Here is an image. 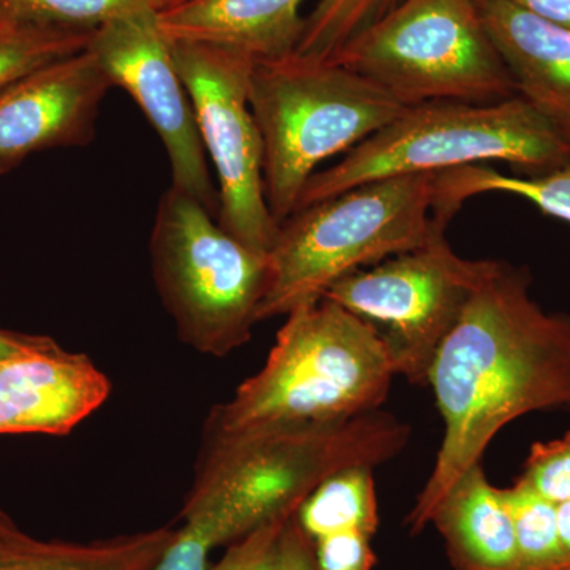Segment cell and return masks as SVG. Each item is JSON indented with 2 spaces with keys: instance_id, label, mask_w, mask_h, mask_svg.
<instances>
[{
  "instance_id": "cell-1",
  "label": "cell",
  "mask_w": 570,
  "mask_h": 570,
  "mask_svg": "<svg viewBox=\"0 0 570 570\" xmlns=\"http://www.w3.org/2000/svg\"><path fill=\"white\" fill-rule=\"evenodd\" d=\"M530 276L497 262L439 347L428 385L444 438L406 524L420 534L442 498L505 425L530 412L570 411V316L531 298Z\"/></svg>"
},
{
  "instance_id": "cell-2",
  "label": "cell",
  "mask_w": 570,
  "mask_h": 570,
  "mask_svg": "<svg viewBox=\"0 0 570 570\" xmlns=\"http://www.w3.org/2000/svg\"><path fill=\"white\" fill-rule=\"evenodd\" d=\"M396 376L373 325L321 298L285 316L261 371L213 407L204 438L340 422L379 411Z\"/></svg>"
},
{
  "instance_id": "cell-3",
  "label": "cell",
  "mask_w": 570,
  "mask_h": 570,
  "mask_svg": "<svg viewBox=\"0 0 570 570\" xmlns=\"http://www.w3.org/2000/svg\"><path fill=\"white\" fill-rule=\"evenodd\" d=\"M438 174L397 175L352 187L298 209L268 253V284L258 322L316 302L351 273L426 245L445 234Z\"/></svg>"
},
{
  "instance_id": "cell-4",
  "label": "cell",
  "mask_w": 570,
  "mask_h": 570,
  "mask_svg": "<svg viewBox=\"0 0 570 570\" xmlns=\"http://www.w3.org/2000/svg\"><path fill=\"white\" fill-rule=\"evenodd\" d=\"M493 163L547 174L570 164V142L521 96L493 104L441 100L406 107L340 163L317 171L306 184L296 212L390 176L439 174Z\"/></svg>"
},
{
  "instance_id": "cell-5",
  "label": "cell",
  "mask_w": 570,
  "mask_h": 570,
  "mask_svg": "<svg viewBox=\"0 0 570 570\" xmlns=\"http://www.w3.org/2000/svg\"><path fill=\"white\" fill-rule=\"evenodd\" d=\"M249 105L264 146L266 204L283 225L317 167L404 111L384 89L332 61L292 55L255 63Z\"/></svg>"
},
{
  "instance_id": "cell-6",
  "label": "cell",
  "mask_w": 570,
  "mask_h": 570,
  "mask_svg": "<svg viewBox=\"0 0 570 570\" xmlns=\"http://www.w3.org/2000/svg\"><path fill=\"white\" fill-rule=\"evenodd\" d=\"M149 254L157 294L184 344L212 356L245 346L268 284V254L228 234L175 186L157 205Z\"/></svg>"
},
{
  "instance_id": "cell-7",
  "label": "cell",
  "mask_w": 570,
  "mask_h": 570,
  "mask_svg": "<svg viewBox=\"0 0 570 570\" xmlns=\"http://www.w3.org/2000/svg\"><path fill=\"white\" fill-rule=\"evenodd\" d=\"M332 62L373 81L403 107L517 96L479 0H401Z\"/></svg>"
},
{
  "instance_id": "cell-8",
  "label": "cell",
  "mask_w": 570,
  "mask_h": 570,
  "mask_svg": "<svg viewBox=\"0 0 570 570\" xmlns=\"http://www.w3.org/2000/svg\"><path fill=\"white\" fill-rule=\"evenodd\" d=\"M497 261H469L445 234L336 281L322 298L377 330L396 376L428 385L431 366Z\"/></svg>"
},
{
  "instance_id": "cell-9",
  "label": "cell",
  "mask_w": 570,
  "mask_h": 570,
  "mask_svg": "<svg viewBox=\"0 0 570 570\" xmlns=\"http://www.w3.org/2000/svg\"><path fill=\"white\" fill-rule=\"evenodd\" d=\"M170 45L193 99L206 156L216 168L217 223L250 249L268 254L281 225L266 204L264 146L249 105L255 62L206 45Z\"/></svg>"
},
{
  "instance_id": "cell-10",
  "label": "cell",
  "mask_w": 570,
  "mask_h": 570,
  "mask_svg": "<svg viewBox=\"0 0 570 570\" xmlns=\"http://www.w3.org/2000/svg\"><path fill=\"white\" fill-rule=\"evenodd\" d=\"M88 50L112 88H122L151 122L170 159L171 186L219 216V193L212 179L197 118L170 41L157 22V10L116 18L94 31Z\"/></svg>"
},
{
  "instance_id": "cell-11",
  "label": "cell",
  "mask_w": 570,
  "mask_h": 570,
  "mask_svg": "<svg viewBox=\"0 0 570 570\" xmlns=\"http://www.w3.org/2000/svg\"><path fill=\"white\" fill-rule=\"evenodd\" d=\"M111 88L86 48L0 89V175L36 153L88 146Z\"/></svg>"
},
{
  "instance_id": "cell-12",
  "label": "cell",
  "mask_w": 570,
  "mask_h": 570,
  "mask_svg": "<svg viewBox=\"0 0 570 570\" xmlns=\"http://www.w3.org/2000/svg\"><path fill=\"white\" fill-rule=\"evenodd\" d=\"M110 379L48 336L0 370V434L66 436L104 406Z\"/></svg>"
},
{
  "instance_id": "cell-13",
  "label": "cell",
  "mask_w": 570,
  "mask_h": 570,
  "mask_svg": "<svg viewBox=\"0 0 570 570\" xmlns=\"http://www.w3.org/2000/svg\"><path fill=\"white\" fill-rule=\"evenodd\" d=\"M305 0H184L157 11L170 43H197L247 56L255 63L279 61L298 50Z\"/></svg>"
},
{
  "instance_id": "cell-14",
  "label": "cell",
  "mask_w": 570,
  "mask_h": 570,
  "mask_svg": "<svg viewBox=\"0 0 570 570\" xmlns=\"http://www.w3.org/2000/svg\"><path fill=\"white\" fill-rule=\"evenodd\" d=\"M479 6L517 96L534 105L570 142V28L505 0H479Z\"/></svg>"
},
{
  "instance_id": "cell-15",
  "label": "cell",
  "mask_w": 570,
  "mask_h": 570,
  "mask_svg": "<svg viewBox=\"0 0 570 570\" xmlns=\"http://www.w3.org/2000/svg\"><path fill=\"white\" fill-rule=\"evenodd\" d=\"M455 570H520L515 530L504 490L482 463L469 469L431 515Z\"/></svg>"
},
{
  "instance_id": "cell-16",
  "label": "cell",
  "mask_w": 570,
  "mask_h": 570,
  "mask_svg": "<svg viewBox=\"0 0 570 570\" xmlns=\"http://www.w3.org/2000/svg\"><path fill=\"white\" fill-rule=\"evenodd\" d=\"M175 535L163 527L85 543L40 540L0 510V570H156Z\"/></svg>"
},
{
  "instance_id": "cell-17",
  "label": "cell",
  "mask_w": 570,
  "mask_h": 570,
  "mask_svg": "<svg viewBox=\"0 0 570 570\" xmlns=\"http://www.w3.org/2000/svg\"><path fill=\"white\" fill-rule=\"evenodd\" d=\"M295 519L311 540L348 531L376 534L379 504L373 469L351 468L330 475L303 501Z\"/></svg>"
},
{
  "instance_id": "cell-18",
  "label": "cell",
  "mask_w": 570,
  "mask_h": 570,
  "mask_svg": "<svg viewBox=\"0 0 570 570\" xmlns=\"http://www.w3.org/2000/svg\"><path fill=\"white\" fill-rule=\"evenodd\" d=\"M439 187L456 208L475 195L502 193L524 198L547 216L570 224V164L531 178L502 175L489 165L453 168L439 171Z\"/></svg>"
},
{
  "instance_id": "cell-19",
  "label": "cell",
  "mask_w": 570,
  "mask_h": 570,
  "mask_svg": "<svg viewBox=\"0 0 570 570\" xmlns=\"http://www.w3.org/2000/svg\"><path fill=\"white\" fill-rule=\"evenodd\" d=\"M142 10H160V0H0V22L94 32L104 24Z\"/></svg>"
},
{
  "instance_id": "cell-20",
  "label": "cell",
  "mask_w": 570,
  "mask_h": 570,
  "mask_svg": "<svg viewBox=\"0 0 570 570\" xmlns=\"http://www.w3.org/2000/svg\"><path fill=\"white\" fill-rule=\"evenodd\" d=\"M504 490L515 530L520 570H570L558 528L557 504L515 480Z\"/></svg>"
},
{
  "instance_id": "cell-21",
  "label": "cell",
  "mask_w": 570,
  "mask_h": 570,
  "mask_svg": "<svg viewBox=\"0 0 570 570\" xmlns=\"http://www.w3.org/2000/svg\"><path fill=\"white\" fill-rule=\"evenodd\" d=\"M401 0H317L306 17L305 32L296 55L317 61L333 58L381 20Z\"/></svg>"
},
{
  "instance_id": "cell-22",
  "label": "cell",
  "mask_w": 570,
  "mask_h": 570,
  "mask_svg": "<svg viewBox=\"0 0 570 570\" xmlns=\"http://www.w3.org/2000/svg\"><path fill=\"white\" fill-rule=\"evenodd\" d=\"M92 33L0 22V89L48 63L85 51Z\"/></svg>"
},
{
  "instance_id": "cell-23",
  "label": "cell",
  "mask_w": 570,
  "mask_h": 570,
  "mask_svg": "<svg viewBox=\"0 0 570 570\" xmlns=\"http://www.w3.org/2000/svg\"><path fill=\"white\" fill-rule=\"evenodd\" d=\"M519 482L553 504L570 499V431L560 439L534 442Z\"/></svg>"
},
{
  "instance_id": "cell-24",
  "label": "cell",
  "mask_w": 570,
  "mask_h": 570,
  "mask_svg": "<svg viewBox=\"0 0 570 570\" xmlns=\"http://www.w3.org/2000/svg\"><path fill=\"white\" fill-rule=\"evenodd\" d=\"M296 510L265 521L249 534L232 542L223 560L208 570H275L277 546L287 521Z\"/></svg>"
},
{
  "instance_id": "cell-25",
  "label": "cell",
  "mask_w": 570,
  "mask_h": 570,
  "mask_svg": "<svg viewBox=\"0 0 570 570\" xmlns=\"http://www.w3.org/2000/svg\"><path fill=\"white\" fill-rule=\"evenodd\" d=\"M373 535L348 531L313 540L318 570H373Z\"/></svg>"
},
{
  "instance_id": "cell-26",
  "label": "cell",
  "mask_w": 570,
  "mask_h": 570,
  "mask_svg": "<svg viewBox=\"0 0 570 570\" xmlns=\"http://www.w3.org/2000/svg\"><path fill=\"white\" fill-rule=\"evenodd\" d=\"M295 515L287 521L281 534L275 570H318L313 540L299 528Z\"/></svg>"
},
{
  "instance_id": "cell-27",
  "label": "cell",
  "mask_w": 570,
  "mask_h": 570,
  "mask_svg": "<svg viewBox=\"0 0 570 570\" xmlns=\"http://www.w3.org/2000/svg\"><path fill=\"white\" fill-rule=\"evenodd\" d=\"M505 2L570 28V0H505Z\"/></svg>"
},
{
  "instance_id": "cell-28",
  "label": "cell",
  "mask_w": 570,
  "mask_h": 570,
  "mask_svg": "<svg viewBox=\"0 0 570 570\" xmlns=\"http://www.w3.org/2000/svg\"><path fill=\"white\" fill-rule=\"evenodd\" d=\"M40 340L41 336L24 335V333L0 328V370L11 362L14 356L21 355L22 352L36 346Z\"/></svg>"
},
{
  "instance_id": "cell-29",
  "label": "cell",
  "mask_w": 570,
  "mask_h": 570,
  "mask_svg": "<svg viewBox=\"0 0 570 570\" xmlns=\"http://www.w3.org/2000/svg\"><path fill=\"white\" fill-rule=\"evenodd\" d=\"M557 519L562 543L570 558V499L557 504Z\"/></svg>"
},
{
  "instance_id": "cell-30",
  "label": "cell",
  "mask_w": 570,
  "mask_h": 570,
  "mask_svg": "<svg viewBox=\"0 0 570 570\" xmlns=\"http://www.w3.org/2000/svg\"><path fill=\"white\" fill-rule=\"evenodd\" d=\"M184 0H160V10L168 9V7H174L176 3H181Z\"/></svg>"
}]
</instances>
